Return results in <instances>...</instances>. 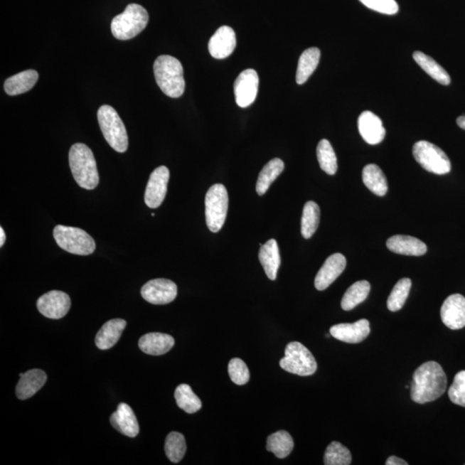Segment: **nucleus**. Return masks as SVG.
<instances>
[{
    "instance_id": "nucleus-21",
    "label": "nucleus",
    "mask_w": 465,
    "mask_h": 465,
    "mask_svg": "<svg viewBox=\"0 0 465 465\" xmlns=\"http://www.w3.org/2000/svg\"><path fill=\"white\" fill-rule=\"evenodd\" d=\"M175 344L174 338L169 334L149 333L139 341V348L146 354L159 356L169 352Z\"/></svg>"
},
{
    "instance_id": "nucleus-33",
    "label": "nucleus",
    "mask_w": 465,
    "mask_h": 465,
    "mask_svg": "<svg viewBox=\"0 0 465 465\" xmlns=\"http://www.w3.org/2000/svg\"><path fill=\"white\" fill-rule=\"evenodd\" d=\"M174 397L178 406L187 414H194L202 407L201 400L188 385H178L175 390Z\"/></svg>"
},
{
    "instance_id": "nucleus-18",
    "label": "nucleus",
    "mask_w": 465,
    "mask_h": 465,
    "mask_svg": "<svg viewBox=\"0 0 465 465\" xmlns=\"http://www.w3.org/2000/svg\"><path fill=\"white\" fill-rule=\"evenodd\" d=\"M358 128L362 138L368 144H380L385 137L386 130L383 127V122L373 112H362L358 119Z\"/></svg>"
},
{
    "instance_id": "nucleus-20",
    "label": "nucleus",
    "mask_w": 465,
    "mask_h": 465,
    "mask_svg": "<svg viewBox=\"0 0 465 465\" xmlns=\"http://www.w3.org/2000/svg\"><path fill=\"white\" fill-rule=\"evenodd\" d=\"M386 245L391 252L402 255L422 256L427 251L425 243L409 235H394L387 240Z\"/></svg>"
},
{
    "instance_id": "nucleus-4",
    "label": "nucleus",
    "mask_w": 465,
    "mask_h": 465,
    "mask_svg": "<svg viewBox=\"0 0 465 465\" xmlns=\"http://www.w3.org/2000/svg\"><path fill=\"white\" fill-rule=\"evenodd\" d=\"M149 21L148 11L137 4H130L122 14L117 15L112 22L114 38L125 41L140 34Z\"/></svg>"
},
{
    "instance_id": "nucleus-19",
    "label": "nucleus",
    "mask_w": 465,
    "mask_h": 465,
    "mask_svg": "<svg viewBox=\"0 0 465 465\" xmlns=\"http://www.w3.org/2000/svg\"><path fill=\"white\" fill-rule=\"evenodd\" d=\"M109 419L116 430L129 438L137 437L140 431L136 415L126 403H120Z\"/></svg>"
},
{
    "instance_id": "nucleus-35",
    "label": "nucleus",
    "mask_w": 465,
    "mask_h": 465,
    "mask_svg": "<svg viewBox=\"0 0 465 465\" xmlns=\"http://www.w3.org/2000/svg\"><path fill=\"white\" fill-rule=\"evenodd\" d=\"M165 451L171 462H181L186 451L185 437L177 432H170L166 439Z\"/></svg>"
},
{
    "instance_id": "nucleus-42",
    "label": "nucleus",
    "mask_w": 465,
    "mask_h": 465,
    "mask_svg": "<svg viewBox=\"0 0 465 465\" xmlns=\"http://www.w3.org/2000/svg\"><path fill=\"white\" fill-rule=\"evenodd\" d=\"M6 232L4 231L3 228H0V246L3 247L4 244L6 242Z\"/></svg>"
},
{
    "instance_id": "nucleus-41",
    "label": "nucleus",
    "mask_w": 465,
    "mask_h": 465,
    "mask_svg": "<svg viewBox=\"0 0 465 465\" xmlns=\"http://www.w3.org/2000/svg\"><path fill=\"white\" fill-rule=\"evenodd\" d=\"M386 465H407L405 460L399 459L398 456H391L389 459H387Z\"/></svg>"
},
{
    "instance_id": "nucleus-12",
    "label": "nucleus",
    "mask_w": 465,
    "mask_h": 465,
    "mask_svg": "<svg viewBox=\"0 0 465 465\" xmlns=\"http://www.w3.org/2000/svg\"><path fill=\"white\" fill-rule=\"evenodd\" d=\"M170 172L165 166H159L150 175L145 191V203L151 209L160 207L166 198Z\"/></svg>"
},
{
    "instance_id": "nucleus-17",
    "label": "nucleus",
    "mask_w": 465,
    "mask_h": 465,
    "mask_svg": "<svg viewBox=\"0 0 465 465\" xmlns=\"http://www.w3.org/2000/svg\"><path fill=\"white\" fill-rule=\"evenodd\" d=\"M236 47V36L230 26H222L211 36L209 51L215 59H225L232 55Z\"/></svg>"
},
{
    "instance_id": "nucleus-13",
    "label": "nucleus",
    "mask_w": 465,
    "mask_h": 465,
    "mask_svg": "<svg viewBox=\"0 0 465 465\" xmlns=\"http://www.w3.org/2000/svg\"><path fill=\"white\" fill-rule=\"evenodd\" d=\"M36 305L43 316L58 320L68 313L71 307V299L67 293L52 291L41 296Z\"/></svg>"
},
{
    "instance_id": "nucleus-40",
    "label": "nucleus",
    "mask_w": 465,
    "mask_h": 465,
    "mask_svg": "<svg viewBox=\"0 0 465 465\" xmlns=\"http://www.w3.org/2000/svg\"><path fill=\"white\" fill-rule=\"evenodd\" d=\"M360 1L369 9L383 14L395 15L399 11L398 4L395 0H360Z\"/></svg>"
},
{
    "instance_id": "nucleus-25",
    "label": "nucleus",
    "mask_w": 465,
    "mask_h": 465,
    "mask_svg": "<svg viewBox=\"0 0 465 465\" xmlns=\"http://www.w3.org/2000/svg\"><path fill=\"white\" fill-rule=\"evenodd\" d=\"M38 78V73L36 70L24 71L7 79L4 87L8 95H20L33 88Z\"/></svg>"
},
{
    "instance_id": "nucleus-14",
    "label": "nucleus",
    "mask_w": 465,
    "mask_h": 465,
    "mask_svg": "<svg viewBox=\"0 0 465 465\" xmlns=\"http://www.w3.org/2000/svg\"><path fill=\"white\" fill-rule=\"evenodd\" d=\"M440 316L448 328L459 330L465 327V297L454 294L444 300Z\"/></svg>"
},
{
    "instance_id": "nucleus-28",
    "label": "nucleus",
    "mask_w": 465,
    "mask_h": 465,
    "mask_svg": "<svg viewBox=\"0 0 465 465\" xmlns=\"http://www.w3.org/2000/svg\"><path fill=\"white\" fill-rule=\"evenodd\" d=\"M415 63L425 71L428 75L439 84L448 85L451 83V77L448 73L432 57L421 51H415L413 55Z\"/></svg>"
},
{
    "instance_id": "nucleus-8",
    "label": "nucleus",
    "mask_w": 465,
    "mask_h": 465,
    "mask_svg": "<svg viewBox=\"0 0 465 465\" xmlns=\"http://www.w3.org/2000/svg\"><path fill=\"white\" fill-rule=\"evenodd\" d=\"M228 209V194L222 183L212 186L206 194L205 215L208 228L211 232L221 230L226 221Z\"/></svg>"
},
{
    "instance_id": "nucleus-1",
    "label": "nucleus",
    "mask_w": 465,
    "mask_h": 465,
    "mask_svg": "<svg viewBox=\"0 0 465 465\" xmlns=\"http://www.w3.org/2000/svg\"><path fill=\"white\" fill-rule=\"evenodd\" d=\"M447 388V378L442 365L428 361L415 371L410 387L411 398L419 405H425L442 397Z\"/></svg>"
},
{
    "instance_id": "nucleus-39",
    "label": "nucleus",
    "mask_w": 465,
    "mask_h": 465,
    "mask_svg": "<svg viewBox=\"0 0 465 465\" xmlns=\"http://www.w3.org/2000/svg\"><path fill=\"white\" fill-rule=\"evenodd\" d=\"M448 395L454 405L465 407V370L456 374Z\"/></svg>"
},
{
    "instance_id": "nucleus-32",
    "label": "nucleus",
    "mask_w": 465,
    "mask_h": 465,
    "mask_svg": "<svg viewBox=\"0 0 465 465\" xmlns=\"http://www.w3.org/2000/svg\"><path fill=\"white\" fill-rule=\"evenodd\" d=\"M320 223V208L317 203L309 201L305 203L301 216V232L305 239L311 238Z\"/></svg>"
},
{
    "instance_id": "nucleus-24",
    "label": "nucleus",
    "mask_w": 465,
    "mask_h": 465,
    "mask_svg": "<svg viewBox=\"0 0 465 465\" xmlns=\"http://www.w3.org/2000/svg\"><path fill=\"white\" fill-rule=\"evenodd\" d=\"M259 259L269 279L275 280L281 264L279 245L276 240H269L261 246Z\"/></svg>"
},
{
    "instance_id": "nucleus-34",
    "label": "nucleus",
    "mask_w": 465,
    "mask_h": 465,
    "mask_svg": "<svg viewBox=\"0 0 465 465\" xmlns=\"http://www.w3.org/2000/svg\"><path fill=\"white\" fill-rule=\"evenodd\" d=\"M316 154L321 169L328 175L336 174L338 169L337 157L331 144L328 140L324 139L319 142Z\"/></svg>"
},
{
    "instance_id": "nucleus-2",
    "label": "nucleus",
    "mask_w": 465,
    "mask_h": 465,
    "mask_svg": "<svg viewBox=\"0 0 465 465\" xmlns=\"http://www.w3.org/2000/svg\"><path fill=\"white\" fill-rule=\"evenodd\" d=\"M155 80L163 93L177 99L185 92L186 82L181 61L170 55L159 56L154 61Z\"/></svg>"
},
{
    "instance_id": "nucleus-29",
    "label": "nucleus",
    "mask_w": 465,
    "mask_h": 465,
    "mask_svg": "<svg viewBox=\"0 0 465 465\" xmlns=\"http://www.w3.org/2000/svg\"><path fill=\"white\" fill-rule=\"evenodd\" d=\"M284 163L279 158L273 159L263 167L257 181L256 191L260 196H263L271 186L275 179L282 173Z\"/></svg>"
},
{
    "instance_id": "nucleus-5",
    "label": "nucleus",
    "mask_w": 465,
    "mask_h": 465,
    "mask_svg": "<svg viewBox=\"0 0 465 465\" xmlns=\"http://www.w3.org/2000/svg\"><path fill=\"white\" fill-rule=\"evenodd\" d=\"M97 119L109 145L118 153L126 152L129 146L127 130L116 109L109 105H102L97 112Z\"/></svg>"
},
{
    "instance_id": "nucleus-9",
    "label": "nucleus",
    "mask_w": 465,
    "mask_h": 465,
    "mask_svg": "<svg viewBox=\"0 0 465 465\" xmlns=\"http://www.w3.org/2000/svg\"><path fill=\"white\" fill-rule=\"evenodd\" d=\"M415 161L427 172L444 175L451 172V161L439 146L427 141L416 142L413 146Z\"/></svg>"
},
{
    "instance_id": "nucleus-22",
    "label": "nucleus",
    "mask_w": 465,
    "mask_h": 465,
    "mask_svg": "<svg viewBox=\"0 0 465 465\" xmlns=\"http://www.w3.org/2000/svg\"><path fill=\"white\" fill-rule=\"evenodd\" d=\"M47 382V375L42 370L34 369L26 371L20 378L16 395L20 400H26L38 392Z\"/></svg>"
},
{
    "instance_id": "nucleus-30",
    "label": "nucleus",
    "mask_w": 465,
    "mask_h": 465,
    "mask_svg": "<svg viewBox=\"0 0 465 465\" xmlns=\"http://www.w3.org/2000/svg\"><path fill=\"white\" fill-rule=\"evenodd\" d=\"M370 291V284L368 281L361 280L354 283L344 294L341 300V308L349 311L357 307L368 296Z\"/></svg>"
},
{
    "instance_id": "nucleus-37",
    "label": "nucleus",
    "mask_w": 465,
    "mask_h": 465,
    "mask_svg": "<svg viewBox=\"0 0 465 465\" xmlns=\"http://www.w3.org/2000/svg\"><path fill=\"white\" fill-rule=\"evenodd\" d=\"M352 463V454L348 448L340 442H333L326 449L324 464L349 465Z\"/></svg>"
},
{
    "instance_id": "nucleus-11",
    "label": "nucleus",
    "mask_w": 465,
    "mask_h": 465,
    "mask_svg": "<svg viewBox=\"0 0 465 465\" xmlns=\"http://www.w3.org/2000/svg\"><path fill=\"white\" fill-rule=\"evenodd\" d=\"M141 294L149 304L163 305L172 303L176 299L178 288L173 281L157 279L145 284L141 288Z\"/></svg>"
},
{
    "instance_id": "nucleus-38",
    "label": "nucleus",
    "mask_w": 465,
    "mask_h": 465,
    "mask_svg": "<svg viewBox=\"0 0 465 465\" xmlns=\"http://www.w3.org/2000/svg\"><path fill=\"white\" fill-rule=\"evenodd\" d=\"M228 374L231 380L237 385H244L250 381V373L245 362L240 358H232L228 364Z\"/></svg>"
},
{
    "instance_id": "nucleus-31",
    "label": "nucleus",
    "mask_w": 465,
    "mask_h": 465,
    "mask_svg": "<svg viewBox=\"0 0 465 465\" xmlns=\"http://www.w3.org/2000/svg\"><path fill=\"white\" fill-rule=\"evenodd\" d=\"M294 448V442L287 431H279L269 436L267 439V451L272 452L277 458H287Z\"/></svg>"
},
{
    "instance_id": "nucleus-10",
    "label": "nucleus",
    "mask_w": 465,
    "mask_h": 465,
    "mask_svg": "<svg viewBox=\"0 0 465 465\" xmlns=\"http://www.w3.org/2000/svg\"><path fill=\"white\" fill-rule=\"evenodd\" d=\"M259 84V75L254 69H247L240 73L234 84L235 101L239 107L247 108L255 103Z\"/></svg>"
},
{
    "instance_id": "nucleus-26",
    "label": "nucleus",
    "mask_w": 465,
    "mask_h": 465,
    "mask_svg": "<svg viewBox=\"0 0 465 465\" xmlns=\"http://www.w3.org/2000/svg\"><path fill=\"white\" fill-rule=\"evenodd\" d=\"M363 182L371 193L379 197L385 196L388 191V183L385 173L376 164H369L364 167L362 173Z\"/></svg>"
},
{
    "instance_id": "nucleus-43",
    "label": "nucleus",
    "mask_w": 465,
    "mask_h": 465,
    "mask_svg": "<svg viewBox=\"0 0 465 465\" xmlns=\"http://www.w3.org/2000/svg\"><path fill=\"white\" fill-rule=\"evenodd\" d=\"M456 124L462 129L465 130V116H461L456 119Z\"/></svg>"
},
{
    "instance_id": "nucleus-36",
    "label": "nucleus",
    "mask_w": 465,
    "mask_h": 465,
    "mask_svg": "<svg viewBox=\"0 0 465 465\" xmlns=\"http://www.w3.org/2000/svg\"><path fill=\"white\" fill-rule=\"evenodd\" d=\"M412 282L410 279L399 280L391 292L387 301V307L392 312H397L405 304L410 295Z\"/></svg>"
},
{
    "instance_id": "nucleus-23",
    "label": "nucleus",
    "mask_w": 465,
    "mask_h": 465,
    "mask_svg": "<svg viewBox=\"0 0 465 465\" xmlns=\"http://www.w3.org/2000/svg\"><path fill=\"white\" fill-rule=\"evenodd\" d=\"M127 322L122 319H113L106 322L97 333L95 343L100 350L113 348L120 340Z\"/></svg>"
},
{
    "instance_id": "nucleus-16",
    "label": "nucleus",
    "mask_w": 465,
    "mask_h": 465,
    "mask_svg": "<svg viewBox=\"0 0 465 465\" xmlns=\"http://www.w3.org/2000/svg\"><path fill=\"white\" fill-rule=\"evenodd\" d=\"M346 266L344 255L337 252L329 256L316 277L315 287L318 291H324L328 288L344 272Z\"/></svg>"
},
{
    "instance_id": "nucleus-27",
    "label": "nucleus",
    "mask_w": 465,
    "mask_h": 465,
    "mask_svg": "<svg viewBox=\"0 0 465 465\" xmlns=\"http://www.w3.org/2000/svg\"><path fill=\"white\" fill-rule=\"evenodd\" d=\"M321 58V51L317 48H309L301 55L297 66L296 80L303 85L315 72Z\"/></svg>"
},
{
    "instance_id": "nucleus-15",
    "label": "nucleus",
    "mask_w": 465,
    "mask_h": 465,
    "mask_svg": "<svg viewBox=\"0 0 465 465\" xmlns=\"http://www.w3.org/2000/svg\"><path fill=\"white\" fill-rule=\"evenodd\" d=\"M370 333V322L361 319L354 324H341L330 328V334L336 340L349 344L360 343Z\"/></svg>"
},
{
    "instance_id": "nucleus-3",
    "label": "nucleus",
    "mask_w": 465,
    "mask_h": 465,
    "mask_svg": "<svg viewBox=\"0 0 465 465\" xmlns=\"http://www.w3.org/2000/svg\"><path fill=\"white\" fill-rule=\"evenodd\" d=\"M69 165L78 185L87 190L95 189L100 182L97 163L92 151L83 144L72 146Z\"/></svg>"
},
{
    "instance_id": "nucleus-6",
    "label": "nucleus",
    "mask_w": 465,
    "mask_h": 465,
    "mask_svg": "<svg viewBox=\"0 0 465 465\" xmlns=\"http://www.w3.org/2000/svg\"><path fill=\"white\" fill-rule=\"evenodd\" d=\"M54 238L60 248L73 255H90L96 250L95 240L79 228L57 225Z\"/></svg>"
},
{
    "instance_id": "nucleus-7",
    "label": "nucleus",
    "mask_w": 465,
    "mask_h": 465,
    "mask_svg": "<svg viewBox=\"0 0 465 465\" xmlns=\"http://www.w3.org/2000/svg\"><path fill=\"white\" fill-rule=\"evenodd\" d=\"M285 356L280 360L281 368L301 377L311 376L317 370V363L309 350L299 342L289 343Z\"/></svg>"
}]
</instances>
